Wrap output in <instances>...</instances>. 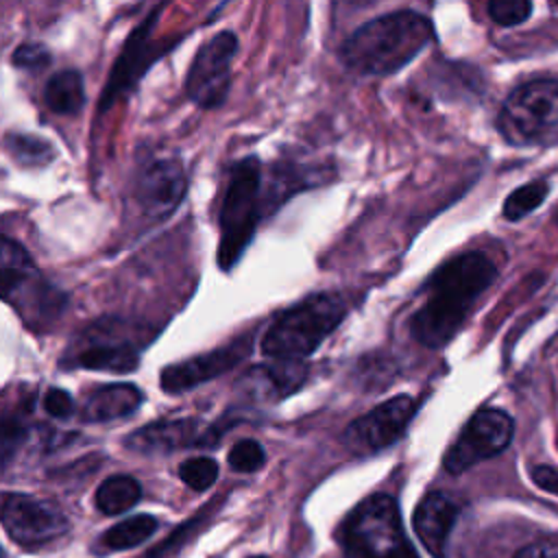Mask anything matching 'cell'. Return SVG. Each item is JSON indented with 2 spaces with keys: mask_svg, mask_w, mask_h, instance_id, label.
<instances>
[{
  "mask_svg": "<svg viewBox=\"0 0 558 558\" xmlns=\"http://www.w3.org/2000/svg\"><path fill=\"white\" fill-rule=\"evenodd\" d=\"M495 277L497 268L482 251H469L445 262L429 277L425 301L410 318L412 336L427 349L445 347Z\"/></svg>",
  "mask_w": 558,
  "mask_h": 558,
  "instance_id": "obj_1",
  "label": "cell"
},
{
  "mask_svg": "<svg viewBox=\"0 0 558 558\" xmlns=\"http://www.w3.org/2000/svg\"><path fill=\"white\" fill-rule=\"evenodd\" d=\"M434 39L432 22L412 9L357 26L340 46V61L357 74L384 76L408 65Z\"/></svg>",
  "mask_w": 558,
  "mask_h": 558,
  "instance_id": "obj_2",
  "label": "cell"
},
{
  "mask_svg": "<svg viewBox=\"0 0 558 558\" xmlns=\"http://www.w3.org/2000/svg\"><path fill=\"white\" fill-rule=\"evenodd\" d=\"M347 303L336 292L310 294L281 312L262 338V353L272 360H303L344 320Z\"/></svg>",
  "mask_w": 558,
  "mask_h": 558,
  "instance_id": "obj_3",
  "label": "cell"
},
{
  "mask_svg": "<svg viewBox=\"0 0 558 558\" xmlns=\"http://www.w3.org/2000/svg\"><path fill=\"white\" fill-rule=\"evenodd\" d=\"M264 214L262 163L255 157L240 159L231 172L220 209L218 266L231 270L246 251Z\"/></svg>",
  "mask_w": 558,
  "mask_h": 558,
  "instance_id": "obj_4",
  "label": "cell"
},
{
  "mask_svg": "<svg viewBox=\"0 0 558 558\" xmlns=\"http://www.w3.org/2000/svg\"><path fill=\"white\" fill-rule=\"evenodd\" d=\"M349 558H418L405 538L395 497L375 493L360 501L338 530Z\"/></svg>",
  "mask_w": 558,
  "mask_h": 558,
  "instance_id": "obj_5",
  "label": "cell"
},
{
  "mask_svg": "<svg viewBox=\"0 0 558 558\" xmlns=\"http://www.w3.org/2000/svg\"><path fill=\"white\" fill-rule=\"evenodd\" d=\"M2 296L31 329L48 327L68 303L65 294L39 275L24 246L7 235L2 238Z\"/></svg>",
  "mask_w": 558,
  "mask_h": 558,
  "instance_id": "obj_6",
  "label": "cell"
},
{
  "mask_svg": "<svg viewBox=\"0 0 558 558\" xmlns=\"http://www.w3.org/2000/svg\"><path fill=\"white\" fill-rule=\"evenodd\" d=\"M497 129L510 144H534L558 129V81L534 78L504 102Z\"/></svg>",
  "mask_w": 558,
  "mask_h": 558,
  "instance_id": "obj_7",
  "label": "cell"
},
{
  "mask_svg": "<svg viewBox=\"0 0 558 558\" xmlns=\"http://www.w3.org/2000/svg\"><path fill=\"white\" fill-rule=\"evenodd\" d=\"M514 423L508 412L499 408H482L469 418L456 442L445 453L442 464L453 475L464 473L477 462L501 453L510 445Z\"/></svg>",
  "mask_w": 558,
  "mask_h": 558,
  "instance_id": "obj_8",
  "label": "cell"
},
{
  "mask_svg": "<svg viewBox=\"0 0 558 558\" xmlns=\"http://www.w3.org/2000/svg\"><path fill=\"white\" fill-rule=\"evenodd\" d=\"M238 50V37L231 31H220L207 39L185 76V94L203 109H216L225 102L231 83V61Z\"/></svg>",
  "mask_w": 558,
  "mask_h": 558,
  "instance_id": "obj_9",
  "label": "cell"
},
{
  "mask_svg": "<svg viewBox=\"0 0 558 558\" xmlns=\"http://www.w3.org/2000/svg\"><path fill=\"white\" fill-rule=\"evenodd\" d=\"M2 525L15 543L24 547H39L63 536L70 521L52 501L22 493H4Z\"/></svg>",
  "mask_w": 558,
  "mask_h": 558,
  "instance_id": "obj_10",
  "label": "cell"
},
{
  "mask_svg": "<svg viewBox=\"0 0 558 558\" xmlns=\"http://www.w3.org/2000/svg\"><path fill=\"white\" fill-rule=\"evenodd\" d=\"M161 9L163 7H155L146 15V20L142 24H137L131 31V35L126 37L124 48H122L118 61L113 63L109 81L102 89L100 111L109 109L118 98H124L135 87V83L144 76V72L150 68V63L157 61L163 54V50H168L172 46V41L161 44L150 37V31H153Z\"/></svg>",
  "mask_w": 558,
  "mask_h": 558,
  "instance_id": "obj_11",
  "label": "cell"
},
{
  "mask_svg": "<svg viewBox=\"0 0 558 558\" xmlns=\"http://www.w3.org/2000/svg\"><path fill=\"white\" fill-rule=\"evenodd\" d=\"M414 412L416 403L410 395H397L375 405L344 429L347 447L360 456H371L390 447L405 434Z\"/></svg>",
  "mask_w": 558,
  "mask_h": 558,
  "instance_id": "obj_12",
  "label": "cell"
},
{
  "mask_svg": "<svg viewBox=\"0 0 558 558\" xmlns=\"http://www.w3.org/2000/svg\"><path fill=\"white\" fill-rule=\"evenodd\" d=\"M116 320H100L81 336L78 344L68 351V362L87 371L131 373L140 364V349L129 338L113 329Z\"/></svg>",
  "mask_w": 558,
  "mask_h": 558,
  "instance_id": "obj_13",
  "label": "cell"
},
{
  "mask_svg": "<svg viewBox=\"0 0 558 558\" xmlns=\"http://www.w3.org/2000/svg\"><path fill=\"white\" fill-rule=\"evenodd\" d=\"M251 342H253V336L246 333L220 349L209 351V353H201L190 360L168 364L159 375L161 388L168 395H179V392L201 386L203 381L220 377L222 373H227L229 368L238 366L240 362H244L248 357Z\"/></svg>",
  "mask_w": 558,
  "mask_h": 558,
  "instance_id": "obj_14",
  "label": "cell"
},
{
  "mask_svg": "<svg viewBox=\"0 0 558 558\" xmlns=\"http://www.w3.org/2000/svg\"><path fill=\"white\" fill-rule=\"evenodd\" d=\"M187 190V177L179 159L166 157L148 163L135 185V196L144 214L150 218L170 216L183 201Z\"/></svg>",
  "mask_w": 558,
  "mask_h": 558,
  "instance_id": "obj_15",
  "label": "cell"
},
{
  "mask_svg": "<svg viewBox=\"0 0 558 558\" xmlns=\"http://www.w3.org/2000/svg\"><path fill=\"white\" fill-rule=\"evenodd\" d=\"M203 434L196 418H163L131 432L124 447L135 453H168L183 447H201Z\"/></svg>",
  "mask_w": 558,
  "mask_h": 558,
  "instance_id": "obj_16",
  "label": "cell"
},
{
  "mask_svg": "<svg viewBox=\"0 0 558 558\" xmlns=\"http://www.w3.org/2000/svg\"><path fill=\"white\" fill-rule=\"evenodd\" d=\"M458 519V504L442 490L427 493L414 510V530L434 558H445L449 532Z\"/></svg>",
  "mask_w": 558,
  "mask_h": 558,
  "instance_id": "obj_17",
  "label": "cell"
},
{
  "mask_svg": "<svg viewBox=\"0 0 558 558\" xmlns=\"http://www.w3.org/2000/svg\"><path fill=\"white\" fill-rule=\"evenodd\" d=\"M307 377V366L301 360H275L248 371L242 379L244 390L259 401H277L292 395Z\"/></svg>",
  "mask_w": 558,
  "mask_h": 558,
  "instance_id": "obj_18",
  "label": "cell"
},
{
  "mask_svg": "<svg viewBox=\"0 0 558 558\" xmlns=\"http://www.w3.org/2000/svg\"><path fill=\"white\" fill-rule=\"evenodd\" d=\"M144 392L133 384H107L96 388L81 408V418L87 423H105L131 416L140 410Z\"/></svg>",
  "mask_w": 558,
  "mask_h": 558,
  "instance_id": "obj_19",
  "label": "cell"
},
{
  "mask_svg": "<svg viewBox=\"0 0 558 558\" xmlns=\"http://www.w3.org/2000/svg\"><path fill=\"white\" fill-rule=\"evenodd\" d=\"M44 102L52 113L72 116L78 113L85 105L83 76L76 70H59L52 74L44 89Z\"/></svg>",
  "mask_w": 558,
  "mask_h": 558,
  "instance_id": "obj_20",
  "label": "cell"
},
{
  "mask_svg": "<svg viewBox=\"0 0 558 558\" xmlns=\"http://www.w3.org/2000/svg\"><path fill=\"white\" fill-rule=\"evenodd\" d=\"M140 497L142 486L137 484V480H133L131 475H111L98 486L94 501L102 514L113 517L131 510L140 501Z\"/></svg>",
  "mask_w": 558,
  "mask_h": 558,
  "instance_id": "obj_21",
  "label": "cell"
},
{
  "mask_svg": "<svg viewBox=\"0 0 558 558\" xmlns=\"http://www.w3.org/2000/svg\"><path fill=\"white\" fill-rule=\"evenodd\" d=\"M155 530L157 519L153 514H135L109 527L102 536V543L109 549H129L144 543L148 536H153Z\"/></svg>",
  "mask_w": 558,
  "mask_h": 558,
  "instance_id": "obj_22",
  "label": "cell"
},
{
  "mask_svg": "<svg viewBox=\"0 0 558 558\" xmlns=\"http://www.w3.org/2000/svg\"><path fill=\"white\" fill-rule=\"evenodd\" d=\"M7 150L20 166H44L50 159H54V148L37 137V135H26V133H9L7 135Z\"/></svg>",
  "mask_w": 558,
  "mask_h": 558,
  "instance_id": "obj_23",
  "label": "cell"
},
{
  "mask_svg": "<svg viewBox=\"0 0 558 558\" xmlns=\"http://www.w3.org/2000/svg\"><path fill=\"white\" fill-rule=\"evenodd\" d=\"M545 196H547V183L530 181L517 187L514 192H510V196L504 201V216L508 220H521L523 216L534 211L545 201Z\"/></svg>",
  "mask_w": 558,
  "mask_h": 558,
  "instance_id": "obj_24",
  "label": "cell"
},
{
  "mask_svg": "<svg viewBox=\"0 0 558 558\" xmlns=\"http://www.w3.org/2000/svg\"><path fill=\"white\" fill-rule=\"evenodd\" d=\"M179 477L192 490L203 493L209 486H214V482L218 477V462L214 458H209V456L187 458V460H183L179 464Z\"/></svg>",
  "mask_w": 558,
  "mask_h": 558,
  "instance_id": "obj_25",
  "label": "cell"
},
{
  "mask_svg": "<svg viewBox=\"0 0 558 558\" xmlns=\"http://www.w3.org/2000/svg\"><path fill=\"white\" fill-rule=\"evenodd\" d=\"M264 462H266V451L253 438L238 440L229 451V466L238 473H253L262 469Z\"/></svg>",
  "mask_w": 558,
  "mask_h": 558,
  "instance_id": "obj_26",
  "label": "cell"
},
{
  "mask_svg": "<svg viewBox=\"0 0 558 558\" xmlns=\"http://www.w3.org/2000/svg\"><path fill=\"white\" fill-rule=\"evenodd\" d=\"M532 4L525 0H493L488 2V15L499 26H514L527 20Z\"/></svg>",
  "mask_w": 558,
  "mask_h": 558,
  "instance_id": "obj_27",
  "label": "cell"
},
{
  "mask_svg": "<svg viewBox=\"0 0 558 558\" xmlns=\"http://www.w3.org/2000/svg\"><path fill=\"white\" fill-rule=\"evenodd\" d=\"M50 52L46 46L41 44H22L15 48L13 52V65L22 68V70H28V72H37V70H44L48 63H50Z\"/></svg>",
  "mask_w": 558,
  "mask_h": 558,
  "instance_id": "obj_28",
  "label": "cell"
},
{
  "mask_svg": "<svg viewBox=\"0 0 558 558\" xmlns=\"http://www.w3.org/2000/svg\"><path fill=\"white\" fill-rule=\"evenodd\" d=\"M44 410L54 418H70L74 414V401L63 388H50L44 395Z\"/></svg>",
  "mask_w": 558,
  "mask_h": 558,
  "instance_id": "obj_29",
  "label": "cell"
},
{
  "mask_svg": "<svg viewBox=\"0 0 558 558\" xmlns=\"http://www.w3.org/2000/svg\"><path fill=\"white\" fill-rule=\"evenodd\" d=\"M514 558H558V541H536L527 547H523Z\"/></svg>",
  "mask_w": 558,
  "mask_h": 558,
  "instance_id": "obj_30",
  "label": "cell"
},
{
  "mask_svg": "<svg viewBox=\"0 0 558 558\" xmlns=\"http://www.w3.org/2000/svg\"><path fill=\"white\" fill-rule=\"evenodd\" d=\"M532 480H534V484H536L538 488L558 495V471H556V469L545 466V464H538V466L532 469Z\"/></svg>",
  "mask_w": 558,
  "mask_h": 558,
  "instance_id": "obj_31",
  "label": "cell"
},
{
  "mask_svg": "<svg viewBox=\"0 0 558 558\" xmlns=\"http://www.w3.org/2000/svg\"><path fill=\"white\" fill-rule=\"evenodd\" d=\"M251 558H266V556H251Z\"/></svg>",
  "mask_w": 558,
  "mask_h": 558,
  "instance_id": "obj_32",
  "label": "cell"
},
{
  "mask_svg": "<svg viewBox=\"0 0 558 558\" xmlns=\"http://www.w3.org/2000/svg\"><path fill=\"white\" fill-rule=\"evenodd\" d=\"M556 445H558V434H556Z\"/></svg>",
  "mask_w": 558,
  "mask_h": 558,
  "instance_id": "obj_33",
  "label": "cell"
},
{
  "mask_svg": "<svg viewBox=\"0 0 558 558\" xmlns=\"http://www.w3.org/2000/svg\"><path fill=\"white\" fill-rule=\"evenodd\" d=\"M554 4H556V7H558V2H554Z\"/></svg>",
  "mask_w": 558,
  "mask_h": 558,
  "instance_id": "obj_34",
  "label": "cell"
}]
</instances>
